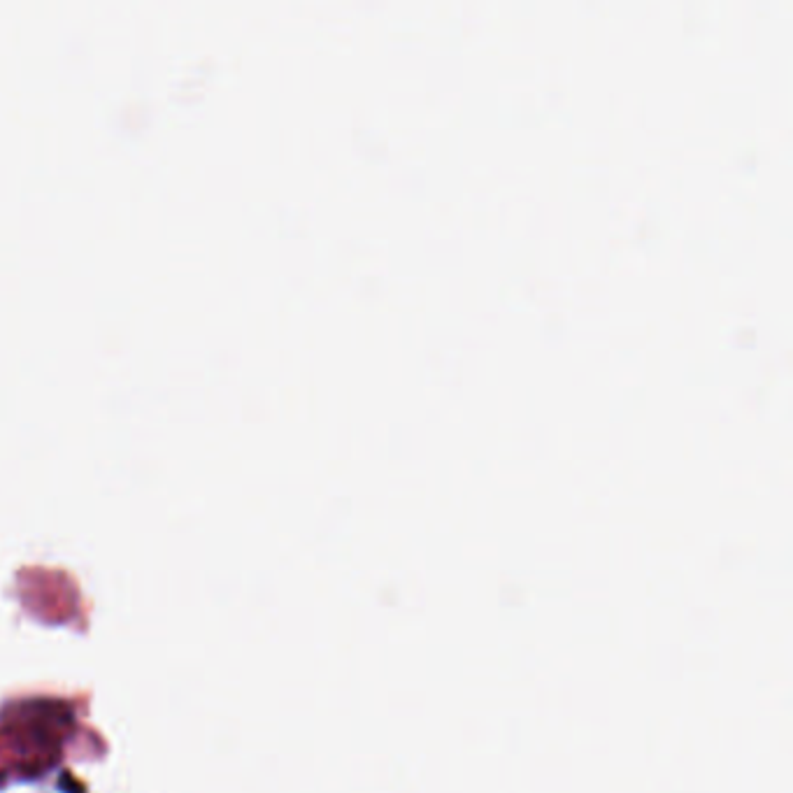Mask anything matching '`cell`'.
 I'll use <instances>...</instances> for the list:
<instances>
[{"label": "cell", "mask_w": 793, "mask_h": 793, "mask_svg": "<svg viewBox=\"0 0 793 793\" xmlns=\"http://www.w3.org/2000/svg\"><path fill=\"white\" fill-rule=\"evenodd\" d=\"M70 712L61 703L31 700L0 714L3 749L21 773H40L52 766L66 740Z\"/></svg>", "instance_id": "1"}]
</instances>
